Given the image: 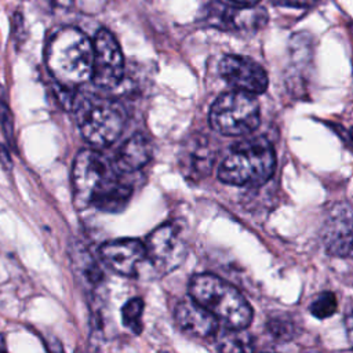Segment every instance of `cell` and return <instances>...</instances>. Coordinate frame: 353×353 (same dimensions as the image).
Segmentation results:
<instances>
[{"label": "cell", "mask_w": 353, "mask_h": 353, "mask_svg": "<svg viewBox=\"0 0 353 353\" xmlns=\"http://www.w3.org/2000/svg\"><path fill=\"white\" fill-rule=\"evenodd\" d=\"M152 157V142L141 132L130 137L117 150L114 167L120 172H134L149 163Z\"/></svg>", "instance_id": "cell-15"}, {"label": "cell", "mask_w": 353, "mask_h": 353, "mask_svg": "<svg viewBox=\"0 0 353 353\" xmlns=\"http://www.w3.org/2000/svg\"><path fill=\"white\" fill-rule=\"evenodd\" d=\"M259 103L254 94L234 90L219 95L210 110L211 127L222 135H244L259 125Z\"/></svg>", "instance_id": "cell-6"}, {"label": "cell", "mask_w": 353, "mask_h": 353, "mask_svg": "<svg viewBox=\"0 0 353 353\" xmlns=\"http://www.w3.org/2000/svg\"><path fill=\"white\" fill-rule=\"evenodd\" d=\"M0 161L3 163V165H4V167H7V168H10V167H11V159H10V154H8L7 149H6L3 145H0Z\"/></svg>", "instance_id": "cell-23"}, {"label": "cell", "mask_w": 353, "mask_h": 353, "mask_svg": "<svg viewBox=\"0 0 353 353\" xmlns=\"http://www.w3.org/2000/svg\"><path fill=\"white\" fill-rule=\"evenodd\" d=\"M73 263H74L76 272L87 284L97 285L102 280V272L88 252L81 251L77 255H74Z\"/></svg>", "instance_id": "cell-17"}, {"label": "cell", "mask_w": 353, "mask_h": 353, "mask_svg": "<svg viewBox=\"0 0 353 353\" xmlns=\"http://www.w3.org/2000/svg\"><path fill=\"white\" fill-rule=\"evenodd\" d=\"M46 63L62 88H76L92 77L94 43L74 26L59 28L47 41Z\"/></svg>", "instance_id": "cell-1"}, {"label": "cell", "mask_w": 353, "mask_h": 353, "mask_svg": "<svg viewBox=\"0 0 353 353\" xmlns=\"http://www.w3.org/2000/svg\"><path fill=\"white\" fill-rule=\"evenodd\" d=\"M189 295L226 327L245 328L252 320V309L247 299L237 288L215 274L193 276L189 283Z\"/></svg>", "instance_id": "cell-4"}, {"label": "cell", "mask_w": 353, "mask_h": 353, "mask_svg": "<svg viewBox=\"0 0 353 353\" xmlns=\"http://www.w3.org/2000/svg\"><path fill=\"white\" fill-rule=\"evenodd\" d=\"M216 347L221 352H251L254 341L244 328L228 327L216 335Z\"/></svg>", "instance_id": "cell-16"}, {"label": "cell", "mask_w": 353, "mask_h": 353, "mask_svg": "<svg viewBox=\"0 0 353 353\" xmlns=\"http://www.w3.org/2000/svg\"><path fill=\"white\" fill-rule=\"evenodd\" d=\"M101 258L114 272L123 276H135L148 259L146 245L137 239H117L99 248Z\"/></svg>", "instance_id": "cell-12"}, {"label": "cell", "mask_w": 353, "mask_h": 353, "mask_svg": "<svg viewBox=\"0 0 353 353\" xmlns=\"http://www.w3.org/2000/svg\"><path fill=\"white\" fill-rule=\"evenodd\" d=\"M181 167L190 178L205 176L214 164L215 152L211 142L201 135H193L183 143L181 156Z\"/></svg>", "instance_id": "cell-14"}, {"label": "cell", "mask_w": 353, "mask_h": 353, "mask_svg": "<svg viewBox=\"0 0 353 353\" xmlns=\"http://www.w3.org/2000/svg\"><path fill=\"white\" fill-rule=\"evenodd\" d=\"M142 313L143 301L141 298L130 299L121 309L123 324L130 328L134 334H139L142 330Z\"/></svg>", "instance_id": "cell-18"}, {"label": "cell", "mask_w": 353, "mask_h": 353, "mask_svg": "<svg viewBox=\"0 0 353 353\" xmlns=\"http://www.w3.org/2000/svg\"><path fill=\"white\" fill-rule=\"evenodd\" d=\"M148 259L160 274L175 270L186 256V244L179 229L165 223L150 233L146 243Z\"/></svg>", "instance_id": "cell-9"}, {"label": "cell", "mask_w": 353, "mask_h": 353, "mask_svg": "<svg viewBox=\"0 0 353 353\" xmlns=\"http://www.w3.org/2000/svg\"><path fill=\"white\" fill-rule=\"evenodd\" d=\"M310 313L320 319V320H324V319H328L331 317L336 309H338V301H336V296L334 292H330V291H325V292H321L320 295L316 296V299L310 303Z\"/></svg>", "instance_id": "cell-19"}, {"label": "cell", "mask_w": 353, "mask_h": 353, "mask_svg": "<svg viewBox=\"0 0 353 353\" xmlns=\"http://www.w3.org/2000/svg\"><path fill=\"white\" fill-rule=\"evenodd\" d=\"M321 237L331 255L353 256V207L336 203L325 216Z\"/></svg>", "instance_id": "cell-10"}, {"label": "cell", "mask_w": 353, "mask_h": 353, "mask_svg": "<svg viewBox=\"0 0 353 353\" xmlns=\"http://www.w3.org/2000/svg\"><path fill=\"white\" fill-rule=\"evenodd\" d=\"M116 170L103 154L92 149L79 152L72 167L74 205L99 210L109 203L127 183L119 178Z\"/></svg>", "instance_id": "cell-2"}, {"label": "cell", "mask_w": 353, "mask_h": 353, "mask_svg": "<svg viewBox=\"0 0 353 353\" xmlns=\"http://www.w3.org/2000/svg\"><path fill=\"white\" fill-rule=\"evenodd\" d=\"M345 325H346V332H347V338L349 341L353 343V310L346 316L345 320Z\"/></svg>", "instance_id": "cell-22"}, {"label": "cell", "mask_w": 353, "mask_h": 353, "mask_svg": "<svg viewBox=\"0 0 353 353\" xmlns=\"http://www.w3.org/2000/svg\"><path fill=\"white\" fill-rule=\"evenodd\" d=\"M73 109L83 138L94 146L113 143L124 128V108L113 99L83 95L74 101Z\"/></svg>", "instance_id": "cell-5"}, {"label": "cell", "mask_w": 353, "mask_h": 353, "mask_svg": "<svg viewBox=\"0 0 353 353\" xmlns=\"http://www.w3.org/2000/svg\"><path fill=\"white\" fill-rule=\"evenodd\" d=\"M219 73L234 90L262 94L268 88V74L255 61L241 55H226L219 63Z\"/></svg>", "instance_id": "cell-11"}, {"label": "cell", "mask_w": 353, "mask_h": 353, "mask_svg": "<svg viewBox=\"0 0 353 353\" xmlns=\"http://www.w3.org/2000/svg\"><path fill=\"white\" fill-rule=\"evenodd\" d=\"M7 349L6 346V342H4V338L0 335V352H4Z\"/></svg>", "instance_id": "cell-25"}, {"label": "cell", "mask_w": 353, "mask_h": 353, "mask_svg": "<svg viewBox=\"0 0 353 353\" xmlns=\"http://www.w3.org/2000/svg\"><path fill=\"white\" fill-rule=\"evenodd\" d=\"M203 21L216 29L228 32H254L265 26L266 10L261 7L229 6L221 1L208 3L201 15Z\"/></svg>", "instance_id": "cell-8"}, {"label": "cell", "mask_w": 353, "mask_h": 353, "mask_svg": "<svg viewBox=\"0 0 353 353\" xmlns=\"http://www.w3.org/2000/svg\"><path fill=\"white\" fill-rule=\"evenodd\" d=\"M277 4L288 6V7H310L317 0H273Z\"/></svg>", "instance_id": "cell-21"}, {"label": "cell", "mask_w": 353, "mask_h": 353, "mask_svg": "<svg viewBox=\"0 0 353 353\" xmlns=\"http://www.w3.org/2000/svg\"><path fill=\"white\" fill-rule=\"evenodd\" d=\"M0 125L4 131V135L12 143L14 142V121H12V114H11L8 102L6 101L3 87H0Z\"/></svg>", "instance_id": "cell-20"}, {"label": "cell", "mask_w": 353, "mask_h": 353, "mask_svg": "<svg viewBox=\"0 0 353 353\" xmlns=\"http://www.w3.org/2000/svg\"><path fill=\"white\" fill-rule=\"evenodd\" d=\"M94 65L91 80L97 87L112 90L124 77V57L116 37L108 29H99L94 39Z\"/></svg>", "instance_id": "cell-7"}, {"label": "cell", "mask_w": 353, "mask_h": 353, "mask_svg": "<svg viewBox=\"0 0 353 353\" xmlns=\"http://www.w3.org/2000/svg\"><path fill=\"white\" fill-rule=\"evenodd\" d=\"M274 167L272 145L265 138H250L230 149L218 168V178L229 185L256 186L273 175Z\"/></svg>", "instance_id": "cell-3"}, {"label": "cell", "mask_w": 353, "mask_h": 353, "mask_svg": "<svg viewBox=\"0 0 353 353\" xmlns=\"http://www.w3.org/2000/svg\"><path fill=\"white\" fill-rule=\"evenodd\" d=\"M176 325L194 338H210L216 334L218 319L190 295L178 302L174 310Z\"/></svg>", "instance_id": "cell-13"}, {"label": "cell", "mask_w": 353, "mask_h": 353, "mask_svg": "<svg viewBox=\"0 0 353 353\" xmlns=\"http://www.w3.org/2000/svg\"><path fill=\"white\" fill-rule=\"evenodd\" d=\"M233 4L236 6H241V7H254L256 6L261 0H230Z\"/></svg>", "instance_id": "cell-24"}]
</instances>
